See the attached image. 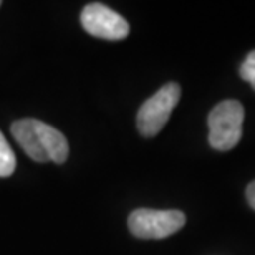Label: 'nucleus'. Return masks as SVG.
<instances>
[{"instance_id":"6e6552de","label":"nucleus","mask_w":255,"mask_h":255,"mask_svg":"<svg viewBox=\"0 0 255 255\" xmlns=\"http://www.w3.org/2000/svg\"><path fill=\"white\" fill-rule=\"evenodd\" d=\"M246 197H247L249 206H251V207L254 209V211H255V181H254V182H251V184L247 186Z\"/></svg>"},{"instance_id":"39448f33","label":"nucleus","mask_w":255,"mask_h":255,"mask_svg":"<svg viewBox=\"0 0 255 255\" xmlns=\"http://www.w3.org/2000/svg\"><path fill=\"white\" fill-rule=\"evenodd\" d=\"M81 27L91 37L123 40L129 35V25L115 10L103 3H88L81 12Z\"/></svg>"},{"instance_id":"f03ea898","label":"nucleus","mask_w":255,"mask_h":255,"mask_svg":"<svg viewBox=\"0 0 255 255\" xmlns=\"http://www.w3.org/2000/svg\"><path fill=\"white\" fill-rule=\"evenodd\" d=\"M244 106L237 100H224L207 116L209 144L216 151H231L242 137Z\"/></svg>"},{"instance_id":"7ed1b4c3","label":"nucleus","mask_w":255,"mask_h":255,"mask_svg":"<svg viewBox=\"0 0 255 255\" xmlns=\"http://www.w3.org/2000/svg\"><path fill=\"white\" fill-rule=\"evenodd\" d=\"M181 98V86L177 83H166L147 98L137 111V129L144 137H154L171 118L176 105Z\"/></svg>"},{"instance_id":"423d86ee","label":"nucleus","mask_w":255,"mask_h":255,"mask_svg":"<svg viewBox=\"0 0 255 255\" xmlns=\"http://www.w3.org/2000/svg\"><path fill=\"white\" fill-rule=\"evenodd\" d=\"M17 159H15V152L10 147L8 141L0 131V177H8L15 172Z\"/></svg>"},{"instance_id":"f257e3e1","label":"nucleus","mask_w":255,"mask_h":255,"mask_svg":"<svg viewBox=\"0 0 255 255\" xmlns=\"http://www.w3.org/2000/svg\"><path fill=\"white\" fill-rule=\"evenodd\" d=\"M12 134L22 149L37 162L63 164L68 159V141L57 128L43 121L27 118L12 125Z\"/></svg>"},{"instance_id":"1a4fd4ad","label":"nucleus","mask_w":255,"mask_h":255,"mask_svg":"<svg viewBox=\"0 0 255 255\" xmlns=\"http://www.w3.org/2000/svg\"><path fill=\"white\" fill-rule=\"evenodd\" d=\"M0 7H2V2H0Z\"/></svg>"},{"instance_id":"20e7f679","label":"nucleus","mask_w":255,"mask_h":255,"mask_svg":"<svg viewBox=\"0 0 255 255\" xmlns=\"http://www.w3.org/2000/svg\"><path fill=\"white\" fill-rule=\"evenodd\" d=\"M186 224V214L176 209L157 211V209H136L128 219V226L132 236L137 239H164Z\"/></svg>"},{"instance_id":"0eeeda50","label":"nucleus","mask_w":255,"mask_h":255,"mask_svg":"<svg viewBox=\"0 0 255 255\" xmlns=\"http://www.w3.org/2000/svg\"><path fill=\"white\" fill-rule=\"evenodd\" d=\"M239 75H241L242 80L249 81L252 85V88L255 90V50H252L246 57V60H244L241 70H239Z\"/></svg>"}]
</instances>
